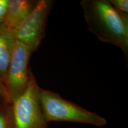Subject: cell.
Listing matches in <instances>:
<instances>
[{
    "instance_id": "1",
    "label": "cell",
    "mask_w": 128,
    "mask_h": 128,
    "mask_svg": "<svg viewBox=\"0 0 128 128\" xmlns=\"http://www.w3.org/2000/svg\"><path fill=\"white\" fill-rule=\"evenodd\" d=\"M88 30L101 42L128 53V16L116 10L108 0H82L80 2Z\"/></svg>"
},
{
    "instance_id": "2",
    "label": "cell",
    "mask_w": 128,
    "mask_h": 128,
    "mask_svg": "<svg viewBox=\"0 0 128 128\" xmlns=\"http://www.w3.org/2000/svg\"><path fill=\"white\" fill-rule=\"evenodd\" d=\"M39 97L48 123L68 122L103 126L107 121L103 117L70 102L58 94L39 88Z\"/></svg>"
},
{
    "instance_id": "3",
    "label": "cell",
    "mask_w": 128,
    "mask_h": 128,
    "mask_svg": "<svg viewBox=\"0 0 128 128\" xmlns=\"http://www.w3.org/2000/svg\"><path fill=\"white\" fill-rule=\"evenodd\" d=\"M39 88L31 71L26 89L10 104L12 128H48L40 101Z\"/></svg>"
},
{
    "instance_id": "4",
    "label": "cell",
    "mask_w": 128,
    "mask_h": 128,
    "mask_svg": "<svg viewBox=\"0 0 128 128\" xmlns=\"http://www.w3.org/2000/svg\"><path fill=\"white\" fill-rule=\"evenodd\" d=\"M53 1L39 0L32 12L12 31L16 40L26 46L32 53L38 49L45 36L48 17Z\"/></svg>"
},
{
    "instance_id": "5",
    "label": "cell",
    "mask_w": 128,
    "mask_h": 128,
    "mask_svg": "<svg viewBox=\"0 0 128 128\" xmlns=\"http://www.w3.org/2000/svg\"><path fill=\"white\" fill-rule=\"evenodd\" d=\"M32 54L26 46L16 40L4 81L11 103L28 87L32 71L28 65Z\"/></svg>"
},
{
    "instance_id": "6",
    "label": "cell",
    "mask_w": 128,
    "mask_h": 128,
    "mask_svg": "<svg viewBox=\"0 0 128 128\" xmlns=\"http://www.w3.org/2000/svg\"><path fill=\"white\" fill-rule=\"evenodd\" d=\"M39 0H7L4 23L12 31L32 12Z\"/></svg>"
},
{
    "instance_id": "7",
    "label": "cell",
    "mask_w": 128,
    "mask_h": 128,
    "mask_svg": "<svg viewBox=\"0 0 128 128\" xmlns=\"http://www.w3.org/2000/svg\"><path fill=\"white\" fill-rule=\"evenodd\" d=\"M15 42L12 30L4 23L0 24V78L4 84Z\"/></svg>"
},
{
    "instance_id": "8",
    "label": "cell",
    "mask_w": 128,
    "mask_h": 128,
    "mask_svg": "<svg viewBox=\"0 0 128 128\" xmlns=\"http://www.w3.org/2000/svg\"><path fill=\"white\" fill-rule=\"evenodd\" d=\"M10 104L0 103V128H12Z\"/></svg>"
},
{
    "instance_id": "9",
    "label": "cell",
    "mask_w": 128,
    "mask_h": 128,
    "mask_svg": "<svg viewBox=\"0 0 128 128\" xmlns=\"http://www.w3.org/2000/svg\"><path fill=\"white\" fill-rule=\"evenodd\" d=\"M112 6L118 12L128 15V0H108Z\"/></svg>"
},
{
    "instance_id": "10",
    "label": "cell",
    "mask_w": 128,
    "mask_h": 128,
    "mask_svg": "<svg viewBox=\"0 0 128 128\" xmlns=\"http://www.w3.org/2000/svg\"><path fill=\"white\" fill-rule=\"evenodd\" d=\"M0 103H11L7 90L1 78H0Z\"/></svg>"
},
{
    "instance_id": "11",
    "label": "cell",
    "mask_w": 128,
    "mask_h": 128,
    "mask_svg": "<svg viewBox=\"0 0 128 128\" xmlns=\"http://www.w3.org/2000/svg\"><path fill=\"white\" fill-rule=\"evenodd\" d=\"M7 8V0H0V24L4 22Z\"/></svg>"
}]
</instances>
